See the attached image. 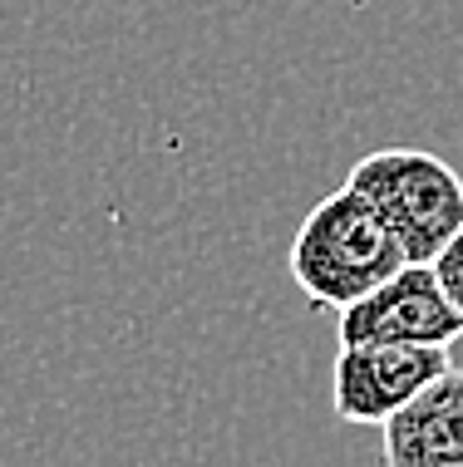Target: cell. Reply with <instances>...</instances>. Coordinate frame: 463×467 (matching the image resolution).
I'll return each instance as SVG.
<instances>
[{
    "label": "cell",
    "mask_w": 463,
    "mask_h": 467,
    "mask_svg": "<svg viewBox=\"0 0 463 467\" xmlns=\"http://www.w3.org/2000/svg\"><path fill=\"white\" fill-rule=\"evenodd\" d=\"M384 467H463V369L434 379L380 428Z\"/></svg>",
    "instance_id": "cell-5"
},
{
    "label": "cell",
    "mask_w": 463,
    "mask_h": 467,
    "mask_svg": "<svg viewBox=\"0 0 463 467\" xmlns=\"http://www.w3.org/2000/svg\"><path fill=\"white\" fill-rule=\"evenodd\" d=\"M448 369H454L448 349L429 345H341L331 369L335 419L360 428H384Z\"/></svg>",
    "instance_id": "cell-3"
},
{
    "label": "cell",
    "mask_w": 463,
    "mask_h": 467,
    "mask_svg": "<svg viewBox=\"0 0 463 467\" xmlns=\"http://www.w3.org/2000/svg\"><path fill=\"white\" fill-rule=\"evenodd\" d=\"M434 275H439V285H444V296L454 300V310L463 315V226L454 232V242H448L439 256L429 261Z\"/></svg>",
    "instance_id": "cell-6"
},
{
    "label": "cell",
    "mask_w": 463,
    "mask_h": 467,
    "mask_svg": "<svg viewBox=\"0 0 463 467\" xmlns=\"http://www.w3.org/2000/svg\"><path fill=\"white\" fill-rule=\"evenodd\" d=\"M345 187L384 217L409 266H429L463 226V178L429 148H374L350 168Z\"/></svg>",
    "instance_id": "cell-2"
},
{
    "label": "cell",
    "mask_w": 463,
    "mask_h": 467,
    "mask_svg": "<svg viewBox=\"0 0 463 467\" xmlns=\"http://www.w3.org/2000/svg\"><path fill=\"white\" fill-rule=\"evenodd\" d=\"M405 266V246L355 187H335L316 202L291 242V281L306 290L310 306L335 315L395 281Z\"/></svg>",
    "instance_id": "cell-1"
},
{
    "label": "cell",
    "mask_w": 463,
    "mask_h": 467,
    "mask_svg": "<svg viewBox=\"0 0 463 467\" xmlns=\"http://www.w3.org/2000/svg\"><path fill=\"white\" fill-rule=\"evenodd\" d=\"M463 335V315L444 296L434 266H405L395 281L341 310V345H429L448 349Z\"/></svg>",
    "instance_id": "cell-4"
}]
</instances>
